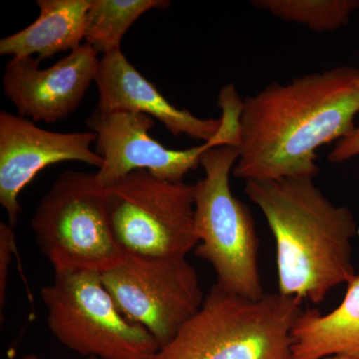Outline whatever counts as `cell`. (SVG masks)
Listing matches in <instances>:
<instances>
[{
  "label": "cell",
  "instance_id": "6da1fadb",
  "mask_svg": "<svg viewBox=\"0 0 359 359\" xmlns=\"http://www.w3.org/2000/svg\"><path fill=\"white\" fill-rule=\"evenodd\" d=\"M359 113V69L340 66L269 84L243 102L233 175L248 181L316 178V151L348 136Z\"/></svg>",
  "mask_w": 359,
  "mask_h": 359
},
{
  "label": "cell",
  "instance_id": "8fae6325",
  "mask_svg": "<svg viewBox=\"0 0 359 359\" xmlns=\"http://www.w3.org/2000/svg\"><path fill=\"white\" fill-rule=\"evenodd\" d=\"M37 59L13 58L4 70V94L21 117L54 124L78 109L98 74V52L82 44L55 65L40 69Z\"/></svg>",
  "mask_w": 359,
  "mask_h": 359
},
{
  "label": "cell",
  "instance_id": "4fadbf2b",
  "mask_svg": "<svg viewBox=\"0 0 359 359\" xmlns=\"http://www.w3.org/2000/svg\"><path fill=\"white\" fill-rule=\"evenodd\" d=\"M359 359V275L347 283L346 297L330 313L306 309L292 332L290 359Z\"/></svg>",
  "mask_w": 359,
  "mask_h": 359
},
{
  "label": "cell",
  "instance_id": "3957f363",
  "mask_svg": "<svg viewBox=\"0 0 359 359\" xmlns=\"http://www.w3.org/2000/svg\"><path fill=\"white\" fill-rule=\"evenodd\" d=\"M302 302L280 292L247 299L216 283L199 311L153 359H290Z\"/></svg>",
  "mask_w": 359,
  "mask_h": 359
},
{
  "label": "cell",
  "instance_id": "277c9868",
  "mask_svg": "<svg viewBox=\"0 0 359 359\" xmlns=\"http://www.w3.org/2000/svg\"><path fill=\"white\" fill-rule=\"evenodd\" d=\"M237 146L221 145L203 155L205 177L196 186L195 252L208 262L224 290L250 299L264 294L257 264L259 240L249 208L233 196L230 175Z\"/></svg>",
  "mask_w": 359,
  "mask_h": 359
},
{
  "label": "cell",
  "instance_id": "5bb4252c",
  "mask_svg": "<svg viewBox=\"0 0 359 359\" xmlns=\"http://www.w3.org/2000/svg\"><path fill=\"white\" fill-rule=\"evenodd\" d=\"M36 4L39 18L0 40V55L21 58L37 54L41 63L59 52L81 46L91 0H37Z\"/></svg>",
  "mask_w": 359,
  "mask_h": 359
},
{
  "label": "cell",
  "instance_id": "30bf717a",
  "mask_svg": "<svg viewBox=\"0 0 359 359\" xmlns=\"http://www.w3.org/2000/svg\"><path fill=\"white\" fill-rule=\"evenodd\" d=\"M93 132L48 131L21 116L0 112V204L11 226L21 214L20 193L45 168L78 161L100 169L103 159L91 150Z\"/></svg>",
  "mask_w": 359,
  "mask_h": 359
},
{
  "label": "cell",
  "instance_id": "9a60e30c",
  "mask_svg": "<svg viewBox=\"0 0 359 359\" xmlns=\"http://www.w3.org/2000/svg\"><path fill=\"white\" fill-rule=\"evenodd\" d=\"M171 6L167 0H91L87 13L85 43L103 54L119 49L135 21L151 9Z\"/></svg>",
  "mask_w": 359,
  "mask_h": 359
},
{
  "label": "cell",
  "instance_id": "7c38bea8",
  "mask_svg": "<svg viewBox=\"0 0 359 359\" xmlns=\"http://www.w3.org/2000/svg\"><path fill=\"white\" fill-rule=\"evenodd\" d=\"M97 109L105 112L143 113L159 120L174 136L186 135L204 143L219 133L221 119H202L187 109H179L129 62L121 48L104 54L96 77Z\"/></svg>",
  "mask_w": 359,
  "mask_h": 359
},
{
  "label": "cell",
  "instance_id": "52a82bcc",
  "mask_svg": "<svg viewBox=\"0 0 359 359\" xmlns=\"http://www.w3.org/2000/svg\"><path fill=\"white\" fill-rule=\"evenodd\" d=\"M195 184L161 180L137 170L106 189L113 236L123 252L187 257L197 247Z\"/></svg>",
  "mask_w": 359,
  "mask_h": 359
},
{
  "label": "cell",
  "instance_id": "5b68a950",
  "mask_svg": "<svg viewBox=\"0 0 359 359\" xmlns=\"http://www.w3.org/2000/svg\"><path fill=\"white\" fill-rule=\"evenodd\" d=\"M32 228L54 273H103L125 256L111 230L106 188L96 174L63 172L40 200Z\"/></svg>",
  "mask_w": 359,
  "mask_h": 359
},
{
  "label": "cell",
  "instance_id": "ffe728a7",
  "mask_svg": "<svg viewBox=\"0 0 359 359\" xmlns=\"http://www.w3.org/2000/svg\"><path fill=\"white\" fill-rule=\"evenodd\" d=\"M22 359H43L41 358H39V356L37 355H32V354H30V355H26Z\"/></svg>",
  "mask_w": 359,
  "mask_h": 359
},
{
  "label": "cell",
  "instance_id": "2e32d148",
  "mask_svg": "<svg viewBox=\"0 0 359 359\" xmlns=\"http://www.w3.org/2000/svg\"><path fill=\"white\" fill-rule=\"evenodd\" d=\"M252 6L271 15L306 26L316 32H332L348 25L358 0H255Z\"/></svg>",
  "mask_w": 359,
  "mask_h": 359
},
{
  "label": "cell",
  "instance_id": "e0dca14e",
  "mask_svg": "<svg viewBox=\"0 0 359 359\" xmlns=\"http://www.w3.org/2000/svg\"><path fill=\"white\" fill-rule=\"evenodd\" d=\"M13 226L0 224V304L4 308L6 299L7 278L14 252H16Z\"/></svg>",
  "mask_w": 359,
  "mask_h": 359
},
{
  "label": "cell",
  "instance_id": "7a4b0ae2",
  "mask_svg": "<svg viewBox=\"0 0 359 359\" xmlns=\"http://www.w3.org/2000/svg\"><path fill=\"white\" fill-rule=\"evenodd\" d=\"M245 192L275 238L280 294L320 304L356 276L353 212L330 202L313 178L248 181Z\"/></svg>",
  "mask_w": 359,
  "mask_h": 359
},
{
  "label": "cell",
  "instance_id": "ba28073f",
  "mask_svg": "<svg viewBox=\"0 0 359 359\" xmlns=\"http://www.w3.org/2000/svg\"><path fill=\"white\" fill-rule=\"evenodd\" d=\"M101 278L120 311L145 327L160 347L178 334L205 299L197 271L187 257L125 254Z\"/></svg>",
  "mask_w": 359,
  "mask_h": 359
},
{
  "label": "cell",
  "instance_id": "9c48e42d",
  "mask_svg": "<svg viewBox=\"0 0 359 359\" xmlns=\"http://www.w3.org/2000/svg\"><path fill=\"white\" fill-rule=\"evenodd\" d=\"M86 124L97 135L95 153L102 158L103 165L96 176L106 189L137 170H146L165 181L184 182L187 174L200 166L209 149L237 143L233 133L221 126L212 141L173 150L150 136L155 120L143 113L105 112L96 108Z\"/></svg>",
  "mask_w": 359,
  "mask_h": 359
},
{
  "label": "cell",
  "instance_id": "d6986e66",
  "mask_svg": "<svg viewBox=\"0 0 359 359\" xmlns=\"http://www.w3.org/2000/svg\"><path fill=\"white\" fill-rule=\"evenodd\" d=\"M325 359H354L351 358H347V356H332V358H327Z\"/></svg>",
  "mask_w": 359,
  "mask_h": 359
},
{
  "label": "cell",
  "instance_id": "ac0fdd59",
  "mask_svg": "<svg viewBox=\"0 0 359 359\" xmlns=\"http://www.w3.org/2000/svg\"><path fill=\"white\" fill-rule=\"evenodd\" d=\"M359 156V127L348 136L337 141L334 148L328 154V160L334 164L346 162Z\"/></svg>",
  "mask_w": 359,
  "mask_h": 359
},
{
  "label": "cell",
  "instance_id": "8992f818",
  "mask_svg": "<svg viewBox=\"0 0 359 359\" xmlns=\"http://www.w3.org/2000/svg\"><path fill=\"white\" fill-rule=\"evenodd\" d=\"M40 294L51 334L74 353L101 359H153L159 351L150 332L120 311L101 273H54L53 282Z\"/></svg>",
  "mask_w": 359,
  "mask_h": 359
}]
</instances>
